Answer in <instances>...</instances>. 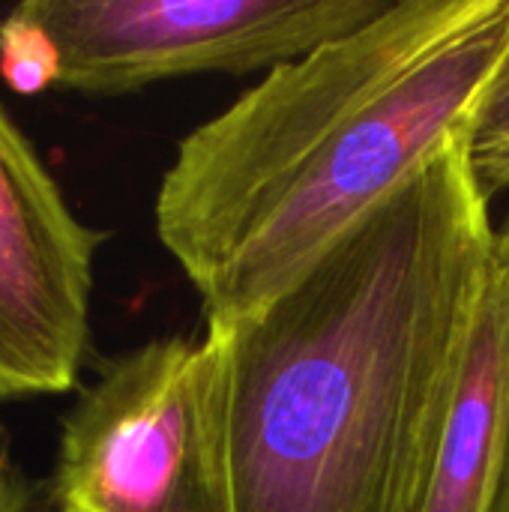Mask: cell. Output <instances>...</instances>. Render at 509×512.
I'll use <instances>...</instances> for the list:
<instances>
[{"mask_svg":"<svg viewBox=\"0 0 509 512\" xmlns=\"http://www.w3.org/2000/svg\"><path fill=\"white\" fill-rule=\"evenodd\" d=\"M465 132L294 285L228 324L234 512H420L492 282Z\"/></svg>","mask_w":509,"mask_h":512,"instance_id":"1","label":"cell"},{"mask_svg":"<svg viewBox=\"0 0 509 512\" xmlns=\"http://www.w3.org/2000/svg\"><path fill=\"white\" fill-rule=\"evenodd\" d=\"M507 45L509 0H393L192 129L153 216L204 324L279 297L462 135Z\"/></svg>","mask_w":509,"mask_h":512,"instance_id":"2","label":"cell"},{"mask_svg":"<svg viewBox=\"0 0 509 512\" xmlns=\"http://www.w3.org/2000/svg\"><path fill=\"white\" fill-rule=\"evenodd\" d=\"M45 495L51 512H234L216 336L108 357L60 420Z\"/></svg>","mask_w":509,"mask_h":512,"instance_id":"3","label":"cell"},{"mask_svg":"<svg viewBox=\"0 0 509 512\" xmlns=\"http://www.w3.org/2000/svg\"><path fill=\"white\" fill-rule=\"evenodd\" d=\"M393 0H24L54 45L57 87L126 96L186 75H246L351 33Z\"/></svg>","mask_w":509,"mask_h":512,"instance_id":"4","label":"cell"},{"mask_svg":"<svg viewBox=\"0 0 509 512\" xmlns=\"http://www.w3.org/2000/svg\"><path fill=\"white\" fill-rule=\"evenodd\" d=\"M105 237L75 216L0 102V402L60 396L78 384Z\"/></svg>","mask_w":509,"mask_h":512,"instance_id":"5","label":"cell"},{"mask_svg":"<svg viewBox=\"0 0 509 512\" xmlns=\"http://www.w3.org/2000/svg\"><path fill=\"white\" fill-rule=\"evenodd\" d=\"M509 390V273L495 255L420 512H492Z\"/></svg>","mask_w":509,"mask_h":512,"instance_id":"6","label":"cell"},{"mask_svg":"<svg viewBox=\"0 0 509 512\" xmlns=\"http://www.w3.org/2000/svg\"><path fill=\"white\" fill-rule=\"evenodd\" d=\"M465 150L474 180L489 201L509 192V45L474 105Z\"/></svg>","mask_w":509,"mask_h":512,"instance_id":"7","label":"cell"},{"mask_svg":"<svg viewBox=\"0 0 509 512\" xmlns=\"http://www.w3.org/2000/svg\"><path fill=\"white\" fill-rule=\"evenodd\" d=\"M0 78L21 96L57 87V57L45 30L18 6L0 18Z\"/></svg>","mask_w":509,"mask_h":512,"instance_id":"8","label":"cell"},{"mask_svg":"<svg viewBox=\"0 0 509 512\" xmlns=\"http://www.w3.org/2000/svg\"><path fill=\"white\" fill-rule=\"evenodd\" d=\"M0 512H51L45 483H36L18 462L3 417H0Z\"/></svg>","mask_w":509,"mask_h":512,"instance_id":"9","label":"cell"},{"mask_svg":"<svg viewBox=\"0 0 509 512\" xmlns=\"http://www.w3.org/2000/svg\"><path fill=\"white\" fill-rule=\"evenodd\" d=\"M498 261L509 273V216L504 228L498 231ZM492 512H509V390L507 411H504V441H501V468H498V486H495V501Z\"/></svg>","mask_w":509,"mask_h":512,"instance_id":"10","label":"cell"}]
</instances>
